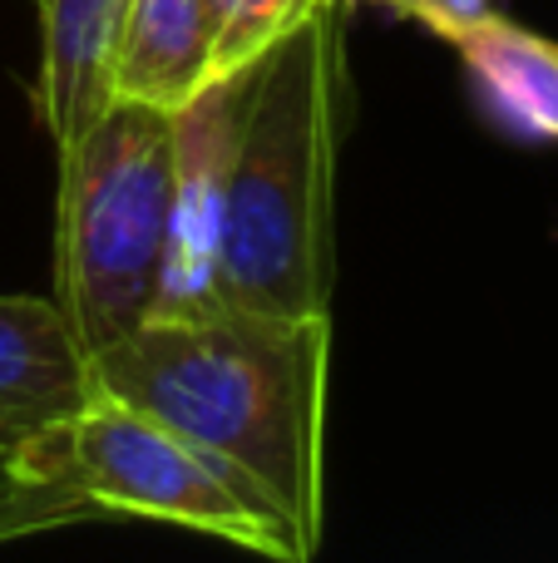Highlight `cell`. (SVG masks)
I'll use <instances>...</instances> for the list:
<instances>
[{"instance_id": "7a4b0ae2", "label": "cell", "mask_w": 558, "mask_h": 563, "mask_svg": "<svg viewBox=\"0 0 558 563\" xmlns=\"http://www.w3.org/2000/svg\"><path fill=\"white\" fill-rule=\"evenodd\" d=\"M346 104V5L243 69L227 158L213 301L272 317H332V178Z\"/></svg>"}, {"instance_id": "5b68a950", "label": "cell", "mask_w": 558, "mask_h": 563, "mask_svg": "<svg viewBox=\"0 0 558 563\" xmlns=\"http://www.w3.org/2000/svg\"><path fill=\"white\" fill-rule=\"evenodd\" d=\"M94 356L55 297H0V470L94 400Z\"/></svg>"}, {"instance_id": "30bf717a", "label": "cell", "mask_w": 558, "mask_h": 563, "mask_svg": "<svg viewBox=\"0 0 558 563\" xmlns=\"http://www.w3.org/2000/svg\"><path fill=\"white\" fill-rule=\"evenodd\" d=\"M217 40V79L243 75L267 55L277 40L316 15L326 0H203Z\"/></svg>"}, {"instance_id": "8992f818", "label": "cell", "mask_w": 558, "mask_h": 563, "mask_svg": "<svg viewBox=\"0 0 558 563\" xmlns=\"http://www.w3.org/2000/svg\"><path fill=\"white\" fill-rule=\"evenodd\" d=\"M237 114H243V75L213 79L198 99L174 109V267H168V307L213 301L217 223H223V188L237 139Z\"/></svg>"}, {"instance_id": "3957f363", "label": "cell", "mask_w": 558, "mask_h": 563, "mask_svg": "<svg viewBox=\"0 0 558 563\" xmlns=\"http://www.w3.org/2000/svg\"><path fill=\"white\" fill-rule=\"evenodd\" d=\"M55 154V301L94 356L168 307L174 114L109 99Z\"/></svg>"}, {"instance_id": "8fae6325", "label": "cell", "mask_w": 558, "mask_h": 563, "mask_svg": "<svg viewBox=\"0 0 558 563\" xmlns=\"http://www.w3.org/2000/svg\"><path fill=\"white\" fill-rule=\"evenodd\" d=\"M85 519H99V515L79 495L0 470V544L20 539V534H40V529L85 525Z\"/></svg>"}, {"instance_id": "277c9868", "label": "cell", "mask_w": 558, "mask_h": 563, "mask_svg": "<svg viewBox=\"0 0 558 563\" xmlns=\"http://www.w3.org/2000/svg\"><path fill=\"white\" fill-rule=\"evenodd\" d=\"M5 470L69 489L99 519H164L277 563H312L316 554L272 505L237 485L217 460L104 396H94L69 426H59Z\"/></svg>"}, {"instance_id": "ba28073f", "label": "cell", "mask_w": 558, "mask_h": 563, "mask_svg": "<svg viewBox=\"0 0 558 563\" xmlns=\"http://www.w3.org/2000/svg\"><path fill=\"white\" fill-rule=\"evenodd\" d=\"M40 65L35 119L49 144L65 148L109 104V55L129 0H35Z\"/></svg>"}, {"instance_id": "7c38bea8", "label": "cell", "mask_w": 558, "mask_h": 563, "mask_svg": "<svg viewBox=\"0 0 558 563\" xmlns=\"http://www.w3.org/2000/svg\"><path fill=\"white\" fill-rule=\"evenodd\" d=\"M346 10L351 5H381V10H391V15H405V20H415V25H425V30H435V35H450V30H460L465 20H475V15H484L490 10V0H342Z\"/></svg>"}, {"instance_id": "52a82bcc", "label": "cell", "mask_w": 558, "mask_h": 563, "mask_svg": "<svg viewBox=\"0 0 558 563\" xmlns=\"http://www.w3.org/2000/svg\"><path fill=\"white\" fill-rule=\"evenodd\" d=\"M217 79V40L203 0H129L109 55V99L183 109Z\"/></svg>"}, {"instance_id": "6da1fadb", "label": "cell", "mask_w": 558, "mask_h": 563, "mask_svg": "<svg viewBox=\"0 0 558 563\" xmlns=\"http://www.w3.org/2000/svg\"><path fill=\"white\" fill-rule=\"evenodd\" d=\"M326 366L332 317L198 301L94 351V390L217 460L316 549L326 525Z\"/></svg>"}, {"instance_id": "9c48e42d", "label": "cell", "mask_w": 558, "mask_h": 563, "mask_svg": "<svg viewBox=\"0 0 558 563\" xmlns=\"http://www.w3.org/2000/svg\"><path fill=\"white\" fill-rule=\"evenodd\" d=\"M460 55L480 104L510 134L529 144H558V45L520 20L484 10L445 35Z\"/></svg>"}]
</instances>
